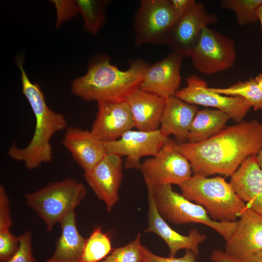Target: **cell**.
Segmentation results:
<instances>
[{"label":"cell","mask_w":262,"mask_h":262,"mask_svg":"<svg viewBox=\"0 0 262 262\" xmlns=\"http://www.w3.org/2000/svg\"><path fill=\"white\" fill-rule=\"evenodd\" d=\"M178 147L189 162L194 175L231 176L262 148V123L256 119L242 121L205 141L180 142Z\"/></svg>","instance_id":"1"},{"label":"cell","mask_w":262,"mask_h":262,"mask_svg":"<svg viewBox=\"0 0 262 262\" xmlns=\"http://www.w3.org/2000/svg\"><path fill=\"white\" fill-rule=\"evenodd\" d=\"M149 66L144 60L131 61L126 70H120L110 62L107 55H98L89 64L86 73L74 80L71 92L87 101L126 100L140 88Z\"/></svg>","instance_id":"2"},{"label":"cell","mask_w":262,"mask_h":262,"mask_svg":"<svg viewBox=\"0 0 262 262\" xmlns=\"http://www.w3.org/2000/svg\"><path fill=\"white\" fill-rule=\"evenodd\" d=\"M16 63L21 72L22 93L34 114L35 126L29 144L20 148L14 144L9 147L7 154L13 160L23 162L27 169L32 170L52 161L53 150L50 139L56 132L66 130L68 123L63 115L47 105L39 85L33 83L28 78L21 57L17 59Z\"/></svg>","instance_id":"3"},{"label":"cell","mask_w":262,"mask_h":262,"mask_svg":"<svg viewBox=\"0 0 262 262\" xmlns=\"http://www.w3.org/2000/svg\"><path fill=\"white\" fill-rule=\"evenodd\" d=\"M179 186L184 197L202 206L214 221H236L247 207L231 184L220 177L193 175Z\"/></svg>","instance_id":"4"},{"label":"cell","mask_w":262,"mask_h":262,"mask_svg":"<svg viewBox=\"0 0 262 262\" xmlns=\"http://www.w3.org/2000/svg\"><path fill=\"white\" fill-rule=\"evenodd\" d=\"M86 194L84 184L72 178L49 182L26 194V203L33 210L50 231L70 212L75 211Z\"/></svg>","instance_id":"5"},{"label":"cell","mask_w":262,"mask_h":262,"mask_svg":"<svg viewBox=\"0 0 262 262\" xmlns=\"http://www.w3.org/2000/svg\"><path fill=\"white\" fill-rule=\"evenodd\" d=\"M147 188L151 189L159 213L164 219L173 224L201 223L214 229L226 241L230 238L235 229L237 221L219 222L213 220L202 206L174 191L171 185Z\"/></svg>","instance_id":"6"},{"label":"cell","mask_w":262,"mask_h":262,"mask_svg":"<svg viewBox=\"0 0 262 262\" xmlns=\"http://www.w3.org/2000/svg\"><path fill=\"white\" fill-rule=\"evenodd\" d=\"M180 14L170 0H142L134 18L135 44H167L172 26Z\"/></svg>","instance_id":"7"},{"label":"cell","mask_w":262,"mask_h":262,"mask_svg":"<svg viewBox=\"0 0 262 262\" xmlns=\"http://www.w3.org/2000/svg\"><path fill=\"white\" fill-rule=\"evenodd\" d=\"M147 187L163 185L178 186L191 176L188 160L179 151L178 143L168 138L157 152L141 164L139 169Z\"/></svg>","instance_id":"8"},{"label":"cell","mask_w":262,"mask_h":262,"mask_svg":"<svg viewBox=\"0 0 262 262\" xmlns=\"http://www.w3.org/2000/svg\"><path fill=\"white\" fill-rule=\"evenodd\" d=\"M193 66L200 73L210 75L232 67L236 59L233 40L218 32L204 27L191 51Z\"/></svg>","instance_id":"9"},{"label":"cell","mask_w":262,"mask_h":262,"mask_svg":"<svg viewBox=\"0 0 262 262\" xmlns=\"http://www.w3.org/2000/svg\"><path fill=\"white\" fill-rule=\"evenodd\" d=\"M218 21L216 14L208 13L203 3L195 1L178 16L166 45L172 52L184 57L189 56L199 40L203 29Z\"/></svg>","instance_id":"10"},{"label":"cell","mask_w":262,"mask_h":262,"mask_svg":"<svg viewBox=\"0 0 262 262\" xmlns=\"http://www.w3.org/2000/svg\"><path fill=\"white\" fill-rule=\"evenodd\" d=\"M187 85L179 89L175 96L191 104L216 108L237 123L243 121L252 107L244 98L221 95L208 89L206 82L196 74L186 79Z\"/></svg>","instance_id":"11"},{"label":"cell","mask_w":262,"mask_h":262,"mask_svg":"<svg viewBox=\"0 0 262 262\" xmlns=\"http://www.w3.org/2000/svg\"><path fill=\"white\" fill-rule=\"evenodd\" d=\"M169 137L159 129L153 131L130 130L112 142H103L106 153L126 156V168L140 169V159L156 155Z\"/></svg>","instance_id":"12"},{"label":"cell","mask_w":262,"mask_h":262,"mask_svg":"<svg viewBox=\"0 0 262 262\" xmlns=\"http://www.w3.org/2000/svg\"><path fill=\"white\" fill-rule=\"evenodd\" d=\"M83 176L98 198L104 203L107 211H111L119 200L123 178L122 157L106 153L92 169L84 172Z\"/></svg>","instance_id":"13"},{"label":"cell","mask_w":262,"mask_h":262,"mask_svg":"<svg viewBox=\"0 0 262 262\" xmlns=\"http://www.w3.org/2000/svg\"><path fill=\"white\" fill-rule=\"evenodd\" d=\"M225 252L244 262L262 251V215L247 206L239 216L230 238L226 241Z\"/></svg>","instance_id":"14"},{"label":"cell","mask_w":262,"mask_h":262,"mask_svg":"<svg viewBox=\"0 0 262 262\" xmlns=\"http://www.w3.org/2000/svg\"><path fill=\"white\" fill-rule=\"evenodd\" d=\"M98 110L90 131L102 142L120 138L134 127L130 107L126 100L98 102Z\"/></svg>","instance_id":"15"},{"label":"cell","mask_w":262,"mask_h":262,"mask_svg":"<svg viewBox=\"0 0 262 262\" xmlns=\"http://www.w3.org/2000/svg\"><path fill=\"white\" fill-rule=\"evenodd\" d=\"M184 57L172 52L149 66L140 89L164 98L175 96L180 83V68Z\"/></svg>","instance_id":"16"},{"label":"cell","mask_w":262,"mask_h":262,"mask_svg":"<svg viewBox=\"0 0 262 262\" xmlns=\"http://www.w3.org/2000/svg\"><path fill=\"white\" fill-rule=\"evenodd\" d=\"M148 211V227L145 232H152L162 239L169 249V256L174 257L180 249L193 251L198 256L199 245L206 239L205 234L197 229L191 230L187 235H183L172 229L165 221L158 211L153 200L151 191L147 188Z\"/></svg>","instance_id":"17"},{"label":"cell","mask_w":262,"mask_h":262,"mask_svg":"<svg viewBox=\"0 0 262 262\" xmlns=\"http://www.w3.org/2000/svg\"><path fill=\"white\" fill-rule=\"evenodd\" d=\"M62 143L84 172L92 169L106 153L103 142L90 131L68 127Z\"/></svg>","instance_id":"18"},{"label":"cell","mask_w":262,"mask_h":262,"mask_svg":"<svg viewBox=\"0 0 262 262\" xmlns=\"http://www.w3.org/2000/svg\"><path fill=\"white\" fill-rule=\"evenodd\" d=\"M229 183L246 205L262 215V170L256 156L240 165L231 176Z\"/></svg>","instance_id":"19"},{"label":"cell","mask_w":262,"mask_h":262,"mask_svg":"<svg viewBox=\"0 0 262 262\" xmlns=\"http://www.w3.org/2000/svg\"><path fill=\"white\" fill-rule=\"evenodd\" d=\"M131 112L134 127L153 131L159 129L166 99L138 88L126 98Z\"/></svg>","instance_id":"20"},{"label":"cell","mask_w":262,"mask_h":262,"mask_svg":"<svg viewBox=\"0 0 262 262\" xmlns=\"http://www.w3.org/2000/svg\"><path fill=\"white\" fill-rule=\"evenodd\" d=\"M198 108L188 103L176 96L166 99L159 130L167 137L174 135L180 142L186 141L189 131Z\"/></svg>","instance_id":"21"},{"label":"cell","mask_w":262,"mask_h":262,"mask_svg":"<svg viewBox=\"0 0 262 262\" xmlns=\"http://www.w3.org/2000/svg\"><path fill=\"white\" fill-rule=\"evenodd\" d=\"M61 233L52 255L44 262H80L86 240L79 232L75 211L60 222Z\"/></svg>","instance_id":"22"},{"label":"cell","mask_w":262,"mask_h":262,"mask_svg":"<svg viewBox=\"0 0 262 262\" xmlns=\"http://www.w3.org/2000/svg\"><path fill=\"white\" fill-rule=\"evenodd\" d=\"M229 119L228 115L217 109L198 110L189 131L186 142L198 143L212 137L225 128Z\"/></svg>","instance_id":"23"},{"label":"cell","mask_w":262,"mask_h":262,"mask_svg":"<svg viewBox=\"0 0 262 262\" xmlns=\"http://www.w3.org/2000/svg\"><path fill=\"white\" fill-rule=\"evenodd\" d=\"M212 92L231 97H240L246 99L255 110H262V91L255 78L239 82L226 88L209 87Z\"/></svg>","instance_id":"24"},{"label":"cell","mask_w":262,"mask_h":262,"mask_svg":"<svg viewBox=\"0 0 262 262\" xmlns=\"http://www.w3.org/2000/svg\"><path fill=\"white\" fill-rule=\"evenodd\" d=\"M76 1L78 11L84 20L85 29L91 34H96L105 21L108 1L79 0Z\"/></svg>","instance_id":"25"},{"label":"cell","mask_w":262,"mask_h":262,"mask_svg":"<svg viewBox=\"0 0 262 262\" xmlns=\"http://www.w3.org/2000/svg\"><path fill=\"white\" fill-rule=\"evenodd\" d=\"M112 251L110 237L101 228H96L86 240L80 262H100Z\"/></svg>","instance_id":"26"},{"label":"cell","mask_w":262,"mask_h":262,"mask_svg":"<svg viewBox=\"0 0 262 262\" xmlns=\"http://www.w3.org/2000/svg\"><path fill=\"white\" fill-rule=\"evenodd\" d=\"M262 0H222L221 6L232 11L240 26L255 23L258 20L257 10Z\"/></svg>","instance_id":"27"},{"label":"cell","mask_w":262,"mask_h":262,"mask_svg":"<svg viewBox=\"0 0 262 262\" xmlns=\"http://www.w3.org/2000/svg\"><path fill=\"white\" fill-rule=\"evenodd\" d=\"M141 235L127 245L114 249L100 262H145L146 246L141 243Z\"/></svg>","instance_id":"28"},{"label":"cell","mask_w":262,"mask_h":262,"mask_svg":"<svg viewBox=\"0 0 262 262\" xmlns=\"http://www.w3.org/2000/svg\"><path fill=\"white\" fill-rule=\"evenodd\" d=\"M18 236L10 229L0 230V262H7L19 247Z\"/></svg>","instance_id":"29"},{"label":"cell","mask_w":262,"mask_h":262,"mask_svg":"<svg viewBox=\"0 0 262 262\" xmlns=\"http://www.w3.org/2000/svg\"><path fill=\"white\" fill-rule=\"evenodd\" d=\"M19 247L7 262H37L32 249L31 233L28 231L18 236Z\"/></svg>","instance_id":"30"},{"label":"cell","mask_w":262,"mask_h":262,"mask_svg":"<svg viewBox=\"0 0 262 262\" xmlns=\"http://www.w3.org/2000/svg\"><path fill=\"white\" fill-rule=\"evenodd\" d=\"M52 2L57 10V25L61 24L79 12L76 0H53Z\"/></svg>","instance_id":"31"},{"label":"cell","mask_w":262,"mask_h":262,"mask_svg":"<svg viewBox=\"0 0 262 262\" xmlns=\"http://www.w3.org/2000/svg\"><path fill=\"white\" fill-rule=\"evenodd\" d=\"M197 255L193 251L186 250L184 255L180 258L164 257L153 253L146 247L145 262H196Z\"/></svg>","instance_id":"32"},{"label":"cell","mask_w":262,"mask_h":262,"mask_svg":"<svg viewBox=\"0 0 262 262\" xmlns=\"http://www.w3.org/2000/svg\"><path fill=\"white\" fill-rule=\"evenodd\" d=\"M210 258L213 262H244L228 255L225 251L220 249L214 250Z\"/></svg>","instance_id":"33"},{"label":"cell","mask_w":262,"mask_h":262,"mask_svg":"<svg viewBox=\"0 0 262 262\" xmlns=\"http://www.w3.org/2000/svg\"><path fill=\"white\" fill-rule=\"evenodd\" d=\"M195 1L194 0H170L172 6L179 14L189 7Z\"/></svg>","instance_id":"34"},{"label":"cell","mask_w":262,"mask_h":262,"mask_svg":"<svg viewBox=\"0 0 262 262\" xmlns=\"http://www.w3.org/2000/svg\"><path fill=\"white\" fill-rule=\"evenodd\" d=\"M247 262H262V251L254 254Z\"/></svg>","instance_id":"35"},{"label":"cell","mask_w":262,"mask_h":262,"mask_svg":"<svg viewBox=\"0 0 262 262\" xmlns=\"http://www.w3.org/2000/svg\"><path fill=\"white\" fill-rule=\"evenodd\" d=\"M257 14L258 20L260 21L261 29H262V3L260 4V5L258 7L257 10ZM261 64L262 65V54H261Z\"/></svg>","instance_id":"36"},{"label":"cell","mask_w":262,"mask_h":262,"mask_svg":"<svg viewBox=\"0 0 262 262\" xmlns=\"http://www.w3.org/2000/svg\"><path fill=\"white\" fill-rule=\"evenodd\" d=\"M255 80L258 85L262 91V74H259L257 76H256L255 78Z\"/></svg>","instance_id":"37"},{"label":"cell","mask_w":262,"mask_h":262,"mask_svg":"<svg viewBox=\"0 0 262 262\" xmlns=\"http://www.w3.org/2000/svg\"><path fill=\"white\" fill-rule=\"evenodd\" d=\"M256 157L259 165L262 170V147L256 155Z\"/></svg>","instance_id":"38"}]
</instances>
